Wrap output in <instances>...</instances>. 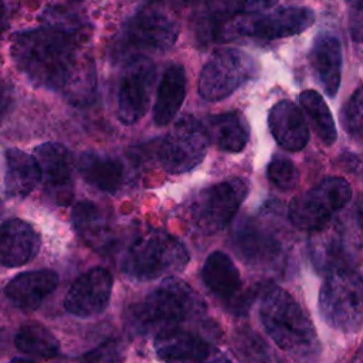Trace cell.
<instances>
[{"instance_id": "obj_1", "label": "cell", "mask_w": 363, "mask_h": 363, "mask_svg": "<svg viewBox=\"0 0 363 363\" xmlns=\"http://www.w3.org/2000/svg\"><path fill=\"white\" fill-rule=\"evenodd\" d=\"M16 67L37 86L84 102L95 88V71L81 58L74 35L55 27H41L13 35L10 47Z\"/></svg>"}, {"instance_id": "obj_2", "label": "cell", "mask_w": 363, "mask_h": 363, "mask_svg": "<svg viewBox=\"0 0 363 363\" xmlns=\"http://www.w3.org/2000/svg\"><path fill=\"white\" fill-rule=\"evenodd\" d=\"M259 319L274 343L296 360L308 362L319 353L313 323L301 303L285 289H268L259 303Z\"/></svg>"}, {"instance_id": "obj_3", "label": "cell", "mask_w": 363, "mask_h": 363, "mask_svg": "<svg viewBox=\"0 0 363 363\" xmlns=\"http://www.w3.org/2000/svg\"><path fill=\"white\" fill-rule=\"evenodd\" d=\"M204 311L206 305L196 291L183 279L172 275L166 277L152 294L135 305L132 320L143 330L152 328L166 330L201 315Z\"/></svg>"}, {"instance_id": "obj_4", "label": "cell", "mask_w": 363, "mask_h": 363, "mask_svg": "<svg viewBox=\"0 0 363 363\" xmlns=\"http://www.w3.org/2000/svg\"><path fill=\"white\" fill-rule=\"evenodd\" d=\"M187 262L189 252L180 240L164 231H150L129 248L123 272L133 281H152L183 271Z\"/></svg>"}, {"instance_id": "obj_5", "label": "cell", "mask_w": 363, "mask_h": 363, "mask_svg": "<svg viewBox=\"0 0 363 363\" xmlns=\"http://www.w3.org/2000/svg\"><path fill=\"white\" fill-rule=\"evenodd\" d=\"M318 308L336 330L353 333L363 328V278L352 269L330 271L320 285Z\"/></svg>"}, {"instance_id": "obj_6", "label": "cell", "mask_w": 363, "mask_h": 363, "mask_svg": "<svg viewBox=\"0 0 363 363\" xmlns=\"http://www.w3.org/2000/svg\"><path fill=\"white\" fill-rule=\"evenodd\" d=\"M352 199L350 184L342 177H326L315 187L295 196L288 207L291 223L305 231L323 228L332 216Z\"/></svg>"}, {"instance_id": "obj_7", "label": "cell", "mask_w": 363, "mask_h": 363, "mask_svg": "<svg viewBox=\"0 0 363 363\" xmlns=\"http://www.w3.org/2000/svg\"><path fill=\"white\" fill-rule=\"evenodd\" d=\"M315 21L312 10L306 7H282L261 17H233L217 33L216 38H257L277 40L305 31Z\"/></svg>"}, {"instance_id": "obj_8", "label": "cell", "mask_w": 363, "mask_h": 363, "mask_svg": "<svg viewBox=\"0 0 363 363\" xmlns=\"http://www.w3.org/2000/svg\"><path fill=\"white\" fill-rule=\"evenodd\" d=\"M255 74L254 60L238 48L216 50L201 68L197 89L203 99L216 102L230 96Z\"/></svg>"}, {"instance_id": "obj_9", "label": "cell", "mask_w": 363, "mask_h": 363, "mask_svg": "<svg viewBox=\"0 0 363 363\" xmlns=\"http://www.w3.org/2000/svg\"><path fill=\"white\" fill-rule=\"evenodd\" d=\"M179 37V24L174 16L160 3H150L138 10L125 24L122 44L126 48L143 52H164Z\"/></svg>"}, {"instance_id": "obj_10", "label": "cell", "mask_w": 363, "mask_h": 363, "mask_svg": "<svg viewBox=\"0 0 363 363\" xmlns=\"http://www.w3.org/2000/svg\"><path fill=\"white\" fill-rule=\"evenodd\" d=\"M208 142L204 125L184 115L163 138L157 152L159 162L167 173H186L203 162Z\"/></svg>"}, {"instance_id": "obj_11", "label": "cell", "mask_w": 363, "mask_h": 363, "mask_svg": "<svg viewBox=\"0 0 363 363\" xmlns=\"http://www.w3.org/2000/svg\"><path fill=\"white\" fill-rule=\"evenodd\" d=\"M247 191L245 182L237 177L201 190L190 204L191 223L204 234L223 230L235 216Z\"/></svg>"}, {"instance_id": "obj_12", "label": "cell", "mask_w": 363, "mask_h": 363, "mask_svg": "<svg viewBox=\"0 0 363 363\" xmlns=\"http://www.w3.org/2000/svg\"><path fill=\"white\" fill-rule=\"evenodd\" d=\"M156 78L155 64L145 57L132 58L119 81L118 118L125 125H133L142 119L150 105L153 82Z\"/></svg>"}, {"instance_id": "obj_13", "label": "cell", "mask_w": 363, "mask_h": 363, "mask_svg": "<svg viewBox=\"0 0 363 363\" xmlns=\"http://www.w3.org/2000/svg\"><path fill=\"white\" fill-rule=\"evenodd\" d=\"M33 156L48 197L60 206H68L74 199L72 159L68 149L57 142H45L34 149Z\"/></svg>"}, {"instance_id": "obj_14", "label": "cell", "mask_w": 363, "mask_h": 363, "mask_svg": "<svg viewBox=\"0 0 363 363\" xmlns=\"http://www.w3.org/2000/svg\"><path fill=\"white\" fill-rule=\"evenodd\" d=\"M155 350L167 363H231L214 345L194 333L166 329L157 333Z\"/></svg>"}, {"instance_id": "obj_15", "label": "cell", "mask_w": 363, "mask_h": 363, "mask_svg": "<svg viewBox=\"0 0 363 363\" xmlns=\"http://www.w3.org/2000/svg\"><path fill=\"white\" fill-rule=\"evenodd\" d=\"M113 286L111 272L95 267L79 275L68 289L64 308L79 318H91L104 312L109 303Z\"/></svg>"}, {"instance_id": "obj_16", "label": "cell", "mask_w": 363, "mask_h": 363, "mask_svg": "<svg viewBox=\"0 0 363 363\" xmlns=\"http://www.w3.org/2000/svg\"><path fill=\"white\" fill-rule=\"evenodd\" d=\"M40 183V170L33 155L20 149L0 152V191L10 197H26Z\"/></svg>"}, {"instance_id": "obj_17", "label": "cell", "mask_w": 363, "mask_h": 363, "mask_svg": "<svg viewBox=\"0 0 363 363\" xmlns=\"http://www.w3.org/2000/svg\"><path fill=\"white\" fill-rule=\"evenodd\" d=\"M41 240L34 227L20 218L0 224V265L20 267L31 261L40 251Z\"/></svg>"}, {"instance_id": "obj_18", "label": "cell", "mask_w": 363, "mask_h": 363, "mask_svg": "<svg viewBox=\"0 0 363 363\" xmlns=\"http://www.w3.org/2000/svg\"><path fill=\"white\" fill-rule=\"evenodd\" d=\"M268 125L278 145L286 150L298 152L308 143L309 130L303 113L291 101H279L271 108Z\"/></svg>"}, {"instance_id": "obj_19", "label": "cell", "mask_w": 363, "mask_h": 363, "mask_svg": "<svg viewBox=\"0 0 363 363\" xmlns=\"http://www.w3.org/2000/svg\"><path fill=\"white\" fill-rule=\"evenodd\" d=\"M58 285V275L51 269L23 272L4 288L6 296L20 309H35Z\"/></svg>"}, {"instance_id": "obj_20", "label": "cell", "mask_w": 363, "mask_h": 363, "mask_svg": "<svg viewBox=\"0 0 363 363\" xmlns=\"http://www.w3.org/2000/svg\"><path fill=\"white\" fill-rule=\"evenodd\" d=\"M186 71L180 64H173L166 68L156 91V99L153 104V122L157 126L170 123L186 96Z\"/></svg>"}, {"instance_id": "obj_21", "label": "cell", "mask_w": 363, "mask_h": 363, "mask_svg": "<svg viewBox=\"0 0 363 363\" xmlns=\"http://www.w3.org/2000/svg\"><path fill=\"white\" fill-rule=\"evenodd\" d=\"M311 62L323 91L333 98L337 94L342 75V47L333 35L316 37L311 50Z\"/></svg>"}, {"instance_id": "obj_22", "label": "cell", "mask_w": 363, "mask_h": 363, "mask_svg": "<svg viewBox=\"0 0 363 363\" xmlns=\"http://www.w3.org/2000/svg\"><path fill=\"white\" fill-rule=\"evenodd\" d=\"M78 172L88 184L106 193L119 190L125 177V169L121 160L96 152H84L79 155Z\"/></svg>"}, {"instance_id": "obj_23", "label": "cell", "mask_w": 363, "mask_h": 363, "mask_svg": "<svg viewBox=\"0 0 363 363\" xmlns=\"http://www.w3.org/2000/svg\"><path fill=\"white\" fill-rule=\"evenodd\" d=\"M201 278L214 295L225 301L235 298L242 286L238 268L223 251H214L207 257L201 268Z\"/></svg>"}, {"instance_id": "obj_24", "label": "cell", "mask_w": 363, "mask_h": 363, "mask_svg": "<svg viewBox=\"0 0 363 363\" xmlns=\"http://www.w3.org/2000/svg\"><path fill=\"white\" fill-rule=\"evenodd\" d=\"M72 224L89 247L95 250L108 247L112 237L111 223L108 214L95 203L88 200L77 203L72 210Z\"/></svg>"}, {"instance_id": "obj_25", "label": "cell", "mask_w": 363, "mask_h": 363, "mask_svg": "<svg viewBox=\"0 0 363 363\" xmlns=\"http://www.w3.org/2000/svg\"><path fill=\"white\" fill-rule=\"evenodd\" d=\"M204 128L210 142L224 152H241L248 142V129L238 112H224L208 116Z\"/></svg>"}, {"instance_id": "obj_26", "label": "cell", "mask_w": 363, "mask_h": 363, "mask_svg": "<svg viewBox=\"0 0 363 363\" xmlns=\"http://www.w3.org/2000/svg\"><path fill=\"white\" fill-rule=\"evenodd\" d=\"M14 345L23 353L43 359L54 357L60 349L57 337L38 322L23 323L14 336Z\"/></svg>"}, {"instance_id": "obj_27", "label": "cell", "mask_w": 363, "mask_h": 363, "mask_svg": "<svg viewBox=\"0 0 363 363\" xmlns=\"http://www.w3.org/2000/svg\"><path fill=\"white\" fill-rule=\"evenodd\" d=\"M299 101L316 135L323 143L332 145L336 140V126L325 99L316 91L306 89L301 92Z\"/></svg>"}, {"instance_id": "obj_28", "label": "cell", "mask_w": 363, "mask_h": 363, "mask_svg": "<svg viewBox=\"0 0 363 363\" xmlns=\"http://www.w3.org/2000/svg\"><path fill=\"white\" fill-rule=\"evenodd\" d=\"M269 180L284 190H291L298 186L299 173L295 164L282 156H275L268 164Z\"/></svg>"}, {"instance_id": "obj_29", "label": "cell", "mask_w": 363, "mask_h": 363, "mask_svg": "<svg viewBox=\"0 0 363 363\" xmlns=\"http://www.w3.org/2000/svg\"><path fill=\"white\" fill-rule=\"evenodd\" d=\"M342 123L352 135L363 133V85L359 86L345 104Z\"/></svg>"}, {"instance_id": "obj_30", "label": "cell", "mask_w": 363, "mask_h": 363, "mask_svg": "<svg viewBox=\"0 0 363 363\" xmlns=\"http://www.w3.org/2000/svg\"><path fill=\"white\" fill-rule=\"evenodd\" d=\"M237 349H240V354L245 363H271L267 347L251 332L241 335L240 340L237 339Z\"/></svg>"}, {"instance_id": "obj_31", "label": "cell", "mask_w": 363, "mask_h": 363, "mask_svg": "<svg viewBox=\"0 0 363 363\" xmlns=\"http://www.w3.org/2000/svg\"><path fill=\"white\" fill-rule=\"evenodd\" d=\"M349 27H350V35L356 41L363 43V7L352 9Z\"/></svg>"}, {"instance_id": "obj_32", "label": "cell", "mask_w": 363, "mask_h": 363, "mask_svg": "<svg viewBox=\"0 0 363 363\" xmlns=\"http://www.w3.org/2000/svg\"><path fill=\"white\" fill-rule=\"evenodd\" d=\"M278 0H244L242 3V10L245 13L254 14V13H259L262 10H267L272 6H275Z\"/></svg>"}, {"instance_id": "obj_33", "label": "cell", "mask_w": 363, "mask_h": 363, "mask_svg": "<svg viewBox=\"0 0 363 363\" xmlns=\"http://www.w3.org/2000/svg\"><path fill=\"white\" fill-rule=\"evenodd\" d=\"M9 106H10V95L4 88V85L0 82V121L6 115V111L9 109Z\"/></svg>"}, {"instance_id": "obj_34", "label": "cell", "mask_w": 363, "mask_h": 363, "mask_svg": "<svg viewBox=\"0 0 363 363\" xmlns=\"http://www.w3.org/2000/svg\"><path fill=\"white\" fill-rule=\"evenodd\" d=\"M9 26V13H7V7L6 3L3 0H0V33L3 30H6V27Z\"/></svg>"}, {"instance_id": "obj_35", "label": "cell", "mask_w": 363, "mask_h": 363, "mask_svg": "<svg viewBox=\"0 0 363 363\" xmlns=\"http://www.w3.org/2000/svg\"><path fill=\"white\" fill-rule=\"evenodd\" d=\"M350 363H363V342L359 346V349L356 350V354L352 357Z\"/></svg>"}, {"instance_id": "obj_36", "label": "cell", "mask_w": 363, "mask_h": 363, "mask_svg": "<svg viewBox=\"0 0 363 363\" xmlns=\"http://www.w3.org/2000/svg\"><path fill=\"white\" fill-rule=\"evenodd\" d=\"M347 3L352 6V9L363 7V0H347Z\"/></svg>"}, {"instance_id": "obj_37", "label": "cell", "mask_w": 363, "mask_h": 363, "mask_svg": "<svg viewBox=\"0 0 363 363\" xmlns=\"http://www.w3.org/2000/svg\"><path fill=\"white\" fill-rule=\"evenodd\" d=\"M10 363H34L33 360H28V359H21V357H16V359H11Z\"/></svg>"}, {"instance_id": "obj_38", "label": "cell", "mask_w": 363, "mask_h": 363, "mask_svg": "<svg viewBox=\"0 0 363 363\" xmlns=\"http://www.w3.org/2000/svg\"><path fill=\"white\" fill-rule=\"evenodd\" d=\"M68 1H82V0H68Z\"/></svg>"}]
</instances>
